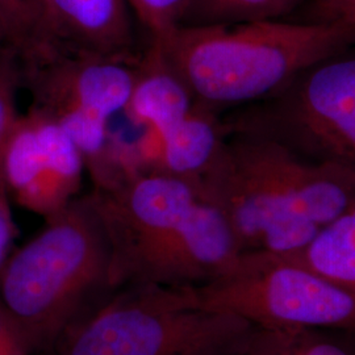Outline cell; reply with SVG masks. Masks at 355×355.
<instances>
[{"mask_svg": "<svg viewBox=\"0 0 355 355\" xmlns=\"http://www.w3.org/2000/svg\"><path fill=\"white\" fill-rule=\"evenodd\" d=\"M199 189L225 216L242 253L293 257L355 203V171L261 135L228 133Z\"/></svg>", "mask_w": 355, "mask_h": 355, "instance_id": "cell-1", "label": "cell"}, {"mask_svg": "<svg viewBox=\"0 0 355 355\" xmlns=\"http://www.w3.org/2000/svg\"><path fill=\"white\" fill-rule=\"evenodd\" d=\"M193 98L221 114L261 102L308 66L355 44V28L282 20L180 26L157 41Z\"/></svg>", "mask_w": 355, "mask_h": 355, "instance_id": "cell-2", "label": "cell"}, {"mask_svg": "<svg viewBox=\"0 0 355 355\" xmlns=\"http://www.w3.org/2000/svg\"><path fill=\"white\" fill-rule=\"evenodd\" d=\"M112 292L111 248L89 193L45 218L0 267V308L29 355L54 354L66 331Z\"/></svg>", "mask_w": 355, "mask_h": 355, "instance_id": "cell-3", "label": "cell"}, {"mask_svg": "<svg viewBox=\"0 0 355 355\" xmlns=\"http://www.w3.org/2000/svg\"><path fill=\"white\" fill-rule=\"evenodd\" d=\"M258 329L187 303L178 288L132 284L79 318L54 355H246Z\"/></svg>", "mask_w": 355, "mask_h": 355, "instance_id": "cell-4", "label": "cell"}, {"mask_svg": "<svg viewBox=\"0 0 355 355\" xmlns=\"http://www.w3.org/2000/svg\"><path fill=\"white\" fill-rule=\"evenodd\" d=\"M191 305L268 333L355 331V292L296 257L248 252L217 279L178 288Z\"/></svg>", "mask_w": 355, "mask_h": 355, "instance_id": "cell-5", "label": "cell"}, {"mask_svg": "<svg viewBox=\"0 0 355 355\" xmlns=\"http://www.w3.org/2000/svg\"><path fill=\"white\" fill-rule=\"evenodd\" d=\"M228 133L279 141L292 152L355 171V44L308 66L261 102L223 116Z\"/></svg>", "mask_w": 355, "mask_h": 355, "instance_id": "cell-6", "label": "cell"}, {"mask_svg": "<svg viewBox=\"0 0 355 355\" xmlns=\"http://www.w3.org/2000/svg\"><path fill=\"white\" fill-rule=\"evenodd\" d=\"M137 64L101 55L51 51L20 67L31 107L49 116L74 141L91 179L108 165L111 117L124 112Z\"/></svg>", "mask_w": 355, "mask_h": 355, "instance_id": "cell-7", "label": "cell"}, {"mask_svg": "<svg viewBox=\"0 0 355 355\" xmlns=\"http://www.w3.org/2000/svg\"><path fill=\"white\" fill-rule=\"evenodd\" d=\"M89 195L111 248L114 291L136 283L153 254L202 198L198 184L154 171H136Z\"/></svg>", "mask_w": 355, "mask_h": 355, "instance_id": "cell-8", "label": "cell"}, {"mask_svg": "<svg viewBox=\"0 0 355 355\" xmlns=\"http://www.w3.org/2000/svg\"><path fill=\"white\" fill-rule=\"evenodd\" d=\"M85 170L64 128L32 107L19 114L3 158L10 200L45 220L79 196Z\"/></svg>", "mask_w": 355, "mask_h": 355, "instance_id": "cell-9", "label": "cell"}, {"mask_svg": "<svg viewBox=\"0 0 355 355\" xmlns=\"http://www.w3.org/2000/svg\"><path fill=\"white\" fill-rule=\"evenodd\" d=\"M241 254L225 216L202 196L153 254L135 284L200 286L225 274Z\"/></svg>", "mask_w": 355, "mask_h": 355, "instance_id": "cell-10", "label": "cell"}, {"mask_svg": "<svg viewBox=\"0 0 355 355\" xmlns=\"http://www.w3.org/2000/svg\"><path fill=\"white\" fill-rule=\"evenodd\" d=\"M42 26L40 57L62 51L139 64L146 45L127 0H42Z\"/></svg>", "mask_w": 355, "mask_h": 355, "instance_id": "cell-11", "label": "cell"}, {"mask_svg": "<svg viewBox=\"0 0 355 355\" xmlns=\"http://www.w3.org/2000/svg\"><path fill=\"white\" fill-rule=\"evenodd\" d=\"M227 139L223 116L198 103L171 127L144 130L127 142L129 168L154 171L198 184L214 164Z\"/></svg>", "mask_w": 355, "mask_h": 355, "instance_id": "cell-12", "label": "cell"}, {"mask_svg": "<svg viewBox=\"0 0 355 355\" xmlns=\"http://www.w3.org/2000/svg\"><path fill=\"white\" fill-rule=\"evenodd\" d=\"M193 98L161 51L146 42L124 114L137 127L164 129L189 114Z\"/></svg>", "mask_w": 355, "mask_h": 355, "instance_id": "cell-13", "label": "cell"}, {"mask_svg": "<svg viewBox=\"0 0 355 355\" xmlns=\"http://www.w3.org/2000/svg\"><path fill=\"white\" fill-rule=\"evenodd\" d=\"M293 257L355 292V203Z\"/></svg>", "mask_w": 355, "mask_h": 355, "instance_id": "cell-14", "label": "cell"}, {"mask_svg": "<svg viewBox=\"0 0 355 355\" xmlns=\"http://www.w3.org/2000/svg\"><path fill=\"white\" fill-rule=\"evenodd\" d=\"M305 0H191L182 26L282 20Z\"/></svg>", "mask_w": 355, "mask_h": 355, "instance_id": "cell-15", "label": "cell"}, {"mask_svg": "<svg viewBox=\"0 0 355 355\" xmlns=\"http://www.w3.org/2000/svg\"><path fill=\"white\" fill-rule=\"evenodd\" d=\"M0 23L6 45L19 64L32 62L42 54V0H0Z\"/></svg>", "mask_w": 355, "mask_h": 355, "instance_id": "cell-16", "label": "cell"}, {"mask_svg": "<svg viewBox=\"0 0 355 355\" xmlns=\"http://www.w3.org/2000/svg\"><path fill=\"white\" fill-rule=\"evenodd\" d=\"M21 89L19 61L11 49L0 51V202L11 203L3 178V158L17 121V92Z\"/></svg>", "mask_w": 355, "mask_h": 355, "instance_id": "cell-17", "label": "cell"}, {"mask_svg": "<svg viewBox=\"0 0 355 355\" xmlns=\"http://www.w3.org/2000/svg\"><path fill=\"white\" fill-rule=\"evenodd\" d=\"M146 41H157L182 26L191 0H127Z\"/></svg>", "mask_w": 355, "mask_h": 355, "instance_id": "cell-18", "label": "cell"}, {"mask_svg": "<svg viewBox=\"0 0 355 355\" xmlns=\"http://www.w3.org/2000/svg\"><path fill=\"white\" fill-rule=\"evenodd\" d=\"M303 23L343 24L355 28V0H308Z\"/></svg>", "mask_w": 355, "mask_h": 355, "instance_id": "cell-19", "label": "cell"}, {"mask_svg": "<svg viewBox=\"0 0 355 355\" xmlns=\"http://www.w3.org/2000/svg\"><path fill=\"white\" fill-rule=\"evenodd\" d=\"M290 355L352 354L341 345L318 334V331H300L291 336Z\"/></svg>", "mask_w": 355, "mask_h": 355, "instance_id": "cell-20", "label": "cell"}, {"mask_svg": "<svg viewBox=\"0 0 355 355\" xmlns=\"http://www.w3.org/2000/svg\"><path fill=\"white\" fill-rule=\"evenodd\" d=\"M292 334L258 330L253 345L246 355H290Z\"/></svg>", "mask_w": 355, "mask_h": 355, "instance_id": "cell-21", "label": "cell"}, {"mask_svg": "<svg viewBox=\"0 0 355 355\" xmlns=\"http://www.w3.org/2000/svg\"><path fill=\"white\" fill-rule=\"evenodd\" d=\"M0 355H29L20 336L0 308Z\"/></svg>", "mask_w": 355, "mask_h": 355, "instance_id": "cell-22", "label": "cell"}, {"mask_svg": "<svg viewBox=\"0 0 355 355\" xmlns=\"http://www.w3.org/2000/svg\"><path fill=\"white\" fill-rule=\"evenodd\" d=\"M16 236V224L13 221L10 203L0 202V252L7 253Z\"/></svg>", "mask_w": 355, "mask_h": 355, "instance_id": "cell-23", "label": "cell"}, {"mask_svg": "<svg viewBox=\"0 0 355 355\" xmlns=\"http://www.w3.org/2000/svg\"><path fill=\"white\" fill-rule=\"evenodd\" d=\"M4 48H7V45H6V37H4L3 26H1V23H0V51H3Z\"/></svg>", "mask_w": 355, "mask_h": 355, "instance_id": "cell-24", "label": "cell"}, {"mask_svg": "<svg viewBox=\"0 0 355 355\" xmlns=\"http://www.w3.org/2000/svg\"><path fill=\"white\" fill-rule=\"evenodd\" d=\"M6 258H7V253H3V252H0V267H1L3 263H4Z\"/></svg>", "mask_w": 355, "mask_h": 355, "instance_id": "cell-25", "label": "cell"}]
</instances>
